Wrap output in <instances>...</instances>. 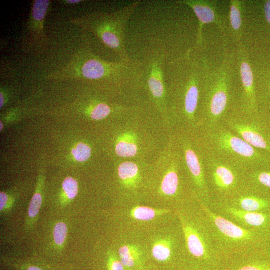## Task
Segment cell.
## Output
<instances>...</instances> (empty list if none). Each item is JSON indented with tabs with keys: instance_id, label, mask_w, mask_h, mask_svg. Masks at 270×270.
<instances>
[{
	"instance_id": "obj_21",
	"label": "cell",
	"mask_w": 270,
	"mask_h": 270,
	"mask_svg": "<svg viewBox=\"0 0 270 270\" xmlns=\"http://www.w3.org/2000/svg\"><path fill=\"white\" fill-rule=\"evenodd\" d=\"M68 234L67 224L59 220L54 224L52 232V243L54 248L58 251H62L64 246Z\"/></svg>"
},
{
	"instance_id": "obj_5",
	"label": "cell",
	"mask_w": 270,
	"mask_h": 270,
	"mask_svg": "<svg viewBox=\"0 0 270 270\" xmlns=\"http://www.w3.org/2000/svg\"><path fill=\"white\" fill-rule=\"evenodd\" d=\"M222 124L252 146L270 156V124L260 114H228Z\"/></svg>"
},
{
	"instance_id": "obj_29",
	"label": "cell",
	"mask_w": 270,
	"mask_h": 270,
	"mask_svg": "<svg viewBox=\"0 0 270 270\" xmlns=\"http://www.w3.org/2000/svg\"><path fill=\"white\" fill-rule=\"evenodd\" d=\"M108 270H124V266L114 253H110L108 262Z\"/></svg>"
},
{
	"instance_id": "obj_6",
	"label": "cell",
	"mask_w": 270,
	"mask_h": 270,
	"mask_svg": "<svg viewBox=\"0 0 270 270\" xmlns=\"http://www.w3.org/2000/svg\"><path fill=\"white\" fill-rule=\"evenodd\" d=\"M142 64V86L148 90L157 108L164 112L167 108L165 56L158 52H152Z\"/></svg>"
},
{
	"instance_id": "obj_25",
	"label": "cell",
	"mask_w": 270,
	"mask_h": 270,
	"mask_svg": "<svg viewBox=\"0 0 270 270\" xmlns=\"http://www.w3.org/2000/svg\"><path fill=\"white\" fill-rule=\"evenodd\" d=\"M62 187L66 199L72 200L78 194V184L77 181L72 177L66 178L64 181Z\"/></svg>"
},
{
	"instance_id": "obj_19",
	"label": "cell",
	"mask_w": 270,
	"mask_h": 270,
	"mask_svg": "<svg viewBox=\"0 0 270 270\" xmlns=\"http://www.w3.org/2000/svg\"><path fill=\"white\" fill-rule=\"evenodd\" d=\"M238 202L241 210L252 212L264 209L270 204L269 202L266 199L254 196H242L238 199Z\"/></svg>"
},
{
	"instance_id": "obj_3",
	"label": "cell",
	"mask_w": 270,
	"mask_h": 270,
	"mask_svg": "<svg viewBox=\"0 0 270 270\" xmlns=\"http://www.w3.org/2000/svg\"><path fill=\"white\" fill-rule=\"evenodd\" d=\"M231 58L226 56L220 66L211 70L206 61L202 63L203 78V128H212L222 123L231 98Z\"/></svg>"
},
{
	"instance_id": "obj_24",
	"label": "cell",
	"mask_w": 270,
	"mask_h": 270,
	"mask_svg": "<svg viewBox=\"0 0 270 270\" xmlns=\"http://www.w3.org/2000/svg\"><path fill=\"white\" fill-rule=\"evenodd\" d=\"M251 171V178L257 185L266 189L270 190V167Z\"/></svg>"
},
{
	"instance_id": "obj_23",
	"label": "cell",
	"mask_w": 270,
	"mask_h": 270,
	"mask_svg": "<svg viewBox=\"0 0 270 270\" xmlns=\"http://www.w3.org/2000/svg\"><path fill=\"white\" fill-rule=\"evenodd\" d=\"M172 242L170 240H160L154 244L152 254L154 258L160 262H165L170 259L172 252Z\"/></svg>"
},
{
	"instance_id": "obj_34",
	"label": "cell",
	"mask_w": 270,
	"mask_h": 270,
	"mask_svg": "<svg viewBox=\"0 0 270 270\" xmlns=\"http://www.w3.org/2000/svg\"><path fill=\"white\" fill-rule=\"evenodd\" d=\"M2 122H0V130H2Z\"/></svg>"
},
{
	"instance_id": "obj_20",
	"label": "cell",
	"mask_w": 270,
	"mask_h": 270,
	"mask_svg": "<svg viewBox=\"0 0 270 270\" xmlns=\"http://www.w3.org/2000/svg\"><path fill=\"white\" fill-rule=\"evenodd\" d=\"M120 178L126 185H132L138 178V168L133 162H126L120 164L118 168Z\"/></svg>"
},
{
	"instance_id": "obj_33",
	"label": "cell",
	"mask_w": 270,
	"mask_h": 270,
	"mask_svg": "<svg viewBox=\"0 0 270 270\" xmlns=\"http://www.w3.org/2000/svg\"><path fill=\"white\" fill-rule=\"evenodd\" d=\"M66 2L69 4H75L79 3L80 2H82V0H68Z\"/></svg>"
},
{
	"instance_id": "obj_12",
	"label": "cell",
	"mask_w": 270,
	"mask_h": 270,
	"mask_svg": "<svg viewBox=\"0 0 270 270\" xmlns=\"http://www.w3.org/2000/svg\"><path fill=\"white\" fill-rule=\"evenodd\" d=\"M184 150L187 168L196 185L201 190L207 191L204 158L202 159L200 158L190 144L184 145Z\"/></svg>"
},
{
	"instance_id": "obj_26",
	"label": "cell",
	"mask_w": 270,
	"mask_h": 270,
	"mask_svg": "<svg viewBox=\"0 0 270 270\" xmlns=\"http://www.w3.org/2000/svg\"><path fill=\"white\" fill-rule=\"evenodd\" d=\"M50 1L47 0H36L34 2L32 8V16L38 22H42L46 14Z\"/></svg>"
},
{
	"instance_id": "obj_14",
	"label": "cell",
	"mask_w": 270,
	"mask_h": 270,
	"mask_svg": "<svg viewBox=\"0 0 270 270\" xmlns=\"http://www.w3.org/2000/svg\"><path fill=\"white\" fill-rule=\"evenodd\" d=\"M227 210L236 218L253 226H261L267 220L266 215L260 212H247L233 208H228Z\"/></svg>"
},
{
	"instance_id": "obj_7",
	"label": "cell",
	"mask_w": 270,
	"mask_h": 270,
	"mask_svg": "<svg viewBox=\"0 0 270 270\" xmlns=\"http://www.w3.org/2000/svg\"><path fill=\"white\" fill-rule=\"evenodd\" d=\"M238 60L242 88L243 112L249 115L258 114V105L253 72L249 62L248 55L242 43L238 45Z\"/></svg>"
},
{
	"instance_id": "obj_8",
	"label": "cell",
	"mask_w": 270,
	"mask_h": 270,
	"mask_svg": "<svg viewBox=\"0 0 270 270\" xmlns=\"http://www.w3.org/2000/svg\"><path fill=\"white\" fill-rule=\"evenodd\" d=\"M203 158L205 168L208 170L213 183L218 190H230L236 186L237 170L240 168L204 152Z\"/></svg>"
},
{
	"instance_id": "obj_16",
	"label": "cell",
	"mask_w": 270,
	"mask_h": 270,
	"mask_svg": "<svg viewBox=\"0 0 270 270\" xmlns=\"http://www.w3.org/2000/svg\"><path fill=\"white\" fill-rule=\"evenodd\" d=\"M2 260L7 265L17 270H59L48 265L30 260H25L11 257L2 256Z\"/></svg>"
},
{
	"instance_id": "obj_9",
	"label": "cell",
	"mask_w": 270,
	"mask_h": 270,
	"mask_svg": "<svg viewBox=\"0 0 270 270\" xmlns=\"http://www.w3.org/2000/svg\"><path fill=\"white\" fill-rule=\"evenodd\" d=\"M179 3L190 8L194 12L198 20L196 46L202 43V31L206 24H214L222 32H225V26L222 18L218 12L216 2L207 0H184Z\"/></svg>"
},
{
	"instance_id": "obj_1",
	"label": "cell",
	"mask_w": 270,
	"mask_h": 270,
	"mask_svg": "<svg viewBox=\"0 0 270 270\" xmlns=\"http://www.w3.org/2000/svg\"><path fill=\"white\" fill-rule=\"evenodd\" d=\"M189 52L182 58L166 64V85L174 97L173 108L191 124L196 123L203 78V69Z\"/></svg>"
},
{
	"instance_id": "obj_31",
	"label": "cell",
	"mask_w": 270,
	"mask_h": 270,
	"mask_svg": "<svg viewBox=\"0 0 270 270\" xmlns=\"http://www.w3.org/2000/svg\"><path fill=\"white\" fill-rule=\"evenodd\" d=\"M264 12L265 19L270 26V0L265 1L264 6Z\"/></svg>"
},
{
	"instance_id": "obj_4",
	"label": "cell",
	"mask_w": 270,
	"mask_h": 270,
	"mask_svg": "<svg viewBox=\"0 0 270 270\" xmlns=\"http://www.w3.org/2000/svg\"><path fill=\"white\" fill-rule=\"evenodd\" d=\"M140 0L110 14H94L84 20V25L106 46L113 50L120 61L128 62L129 58L125 44L127 24Z\"/></svg>"
},
{
	"instance_id": "obj_13",
	"label": "cell",
	"mask_w": 270,
	"mask_h": 270,
	"mask_svg": "<svg viewBox=\"0 0 270 270\" xmlns=\"http://www.w3.org/2000/svg\"><path fill=\"white\" fill-rule=\"evenodd\" d=\"M229 20L232 33L238 45L241 42L242 28V12L244 2L239 0L229 1Z\"/></svg>"
},
{
	"instance_id": "obj_30",
	"label": "cell",
	"mask_w": 270,
	"mask_h": 270,
	"mask_svg": "<svg viewBox=\"0 0 270 270\" xmlns=\"http://www.w3.org/2000/svg\"><path fill=\"white\" fill-rule=\"evenodd\" d=\"M238 270H270V267L260 264H252L244 266Z\"/></svg>"
},
{
	"instance_id": "obj_28",
	"label": "cell",
	"mask_w": 270,
	"mask_h": 270,
	"mask_svg": "<svg viewBox=\"0 0 270 270\" xmlns=\"http://www.w3.org/2000/svg\"><path fill=\"white\" fill-rule=\"evenodd\" d=\"M72 154L77 160L85 162L90 156L91 149L88 145L83 143H80L76 148L72 150Z\"/></svg>"
},
{
	"instance_id": "obj_18",
	"label": "cell",
	"mask_w": 270,
	"mask_h": 270,
	"mask_svg": "<svg viewBox=\"0 0 270 270\" xmlns=\"http://www.w3.org/2000/svg\"><path fill=\"white\" fill-rule=\"evenodd\" d=\"M178 186V174L176 167H173L164 176L161 184V190L164 195L172 196L176 194Z\"/></svg>"
},
{
	"instance_id": "obj_17",
	"label": "cell",
	"mask_w": 270,
	"mask_h": 270,
	"mask_svg": "<svg viewBox=\"0 0 270 270\" xmlns=\"http://www.w3.org/2000/svg\"><path fill=\"white\" fill-rule=\"evenodd\" d=\"M120 260L124 266L131 268L138 264L141 254L139 249L132 245H124L118 250Z\"/></svg>"
},
{
	"instance_id": "obj_11",
	"label": "cell",
	"mask_w": 270,
	"mask_h": 270,
	"mask_svg": "<svg viewBox=\"0 0 270 270\" xmlns=\"http://www.w3.org/2000/svg\"><path fill=\"white\" fill-rule=\"evenodd\" d=\"M209 218L214 223L216 228L224 236L236 242H244L251 240L252 233L244 229L230 221L211 212L206 206H203Z\"/></svg>"
},
{
	"instance_id": "obj_2",
	"label": "cell",
	"mask_w": 270,
	"mask_h": 270,
	"mask_svg": "<svg viewBox=\"0 0 270 270\" xmlns=\"http://www.w3.org/2000/svg\"><path fill=\"white\" fill-rule=\"evenodd\" d=\"M203 130L204 152L240 169L252 170L270 167L269 156L252 146L222 123Z\"/></svg>"
},
{
	"instance_id": "obj_10",
	"label": "cell",
	"mask_w": 270,
	"mask_h": 270,
	"mask_svg": "<svg viewBox=\"0 0 270 270\" xmlns=\"http://www.w3.org/2000/svg\"><path fill=\"white\" fill-rule=\"evenodd\" d=\"M182 229L190 252L198 258H207L210 256L208 240L195 227L180 216Z\"/></svg>"
},
{
	"instance_id": "obj_32",
	"label": "cell",
	"mask_w": 270,
	"mask_h": 270,
	"mask_svg": "<svg viewBox=\"0 0 270 270\" xmlns=\"http://www.w3.org/2000/svg\"><path fill=\"white\" fill-rule=\"evenodd\" d=\"M0 108H2L4 104V98L2 93L0 94Z\"/></svg>"
},
{
	"instance_id": "obj_22",
	"label": "cell",
	"mask_w": 270,
	"mask_h": 270,
	"mask_svg": "<svg viewBox=\"0 0 270 270\" xmlns=\"http://www.w3.org/2000/svg\"><path fill=\"white\" fill-rule=\"evenodd\" d=\"M166 210H156L147 206H138L131 210V216L134 219L142 221H148L154 218L158 215L169 212Z\"/></svg>"
},
{
	"instance_id": "obj_27",
	"label": "cell",
	"mask_w": 270,
	"mask_h": 270,
	"mask_svg": "<svg viewBox=\"0 0 270 270\" xmlns=\"http://www.w3.org/2000/svg\"><path fill=\"white\" fill-rule=\"evenodd\" d=\"M111 112V108L107 104L100 102L96 105L90 112V116L94 120H101L107 117Z\"/></svg>"
},
{
	"instance_id": "obj_15",
	"label": "cell",
	"mask_w": 270,
	"mask_h": 270,
	"mask_svg": "<svg viewBox=\"0 0 270 270\" xmlns=\"http://www.w3.org/2000/svg\"><path fill=\"white\" fill-rule=\"evenodd\" d=\"M136 140L133 136L124 134L116 146V152L122 158H130L136 156L138 152Z\"/></svg>"
}]
</instances>
